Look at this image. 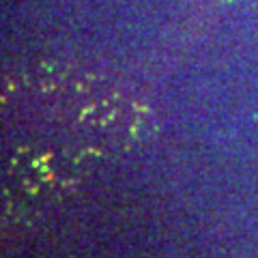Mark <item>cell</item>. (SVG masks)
I'll use <instances>...</instances> for the list:
<instances>
[{
    "label": "cell",
    "mask_w": 258,
    "mask_h": 258,
    "mask_svg": "<svg viewBox=\"0 0 258 258\" xmlns=\"http://www.w3.org/2000/svg\"><path fill=\"white\" fill-rule=\"evenodd\" d=\"M147 123L144 106L116 84L69 69L5 78L3 209L26 215L71 196L123 155Z\"/></svg>",
    "instance_id": "1"
}]
</instances>
